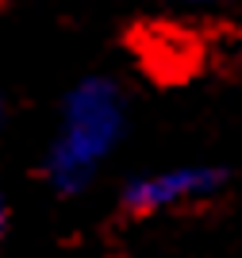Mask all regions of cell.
Listing matches in <instances>:
<instances>
[{
    "mask_svg": "<svg viewBox=\"0 0 242 258\" xmlns=\"http://www.w3.org/2000/svg\"><path fill=\"white\" fill-rule=\"evenodd\" d=\"M169 4H177V8H223L231 0H169Z\"/></svg>",
    "mask_w": 242,
    "mask_h": 258,
    "instance_id": "obj_3",
    "label": "cell"
},
{
    "mask_svg": "<svg viewBox=\"0 0 242 258\" xmlns=\"http://www.w3.org/2000/svg\"><path fill=\"white\" fill-rule=\"evenodd\" d=\"M4 235H8V201L0 193V243H4Z\"/></svg>",
    "mask_w": 242,
    "mask_h": 258,
    "instance_id": "obj_4",
    "label": "cell"
},
{
    "mask_svg": "<svg viewBox=\"0 0 242 258\" xmlns=\"http://www.w3.org/2000/svg\"><path fill=\"white\" fill-rule=\"evenodd\" d=\"M4 123H8V100H4V93H0V131H4Z\"/></svg>",
    "mask_w": 242,
    "mask_h": 258,
    "instance_id": "obj_5",
    "label": "cell"
},
{
    "mask_svg": "<svg viewBox=\"0 0 242 258\" xmlns=\"http://www.w3.org/2000/svg\"><path fill=\"white\" fill-rule=\"evenodd\" d=\"M127 119L131 108L116 77L89 74L73 81L58 108V127L42 151V181L58 197H81L85 189H93L108 158L123 143Z\"/></svg>",
    "mask_w": 242,
    "mask_h": 258,
    "instance_id": "obj_1",
    "label": "cell"
},
{
    "mask_svg": "<svg viewBox=\"0 0 242 258\" xmlns=\"http://www.w3.org/2000/svg\"><path fill=\"white\" fill-rule=\"evenodd\" d=\"M231 185L227 166L215 162H173V166H158V170L135 173L119 193V205L127 216L150 220V216L181 212V208L208 205Z\"/></svg>",
    "mask_w": 242,
    "mask_h": 258,
    "instance_id": "obj_2",
    "label": "cell"
}]
</instances>
